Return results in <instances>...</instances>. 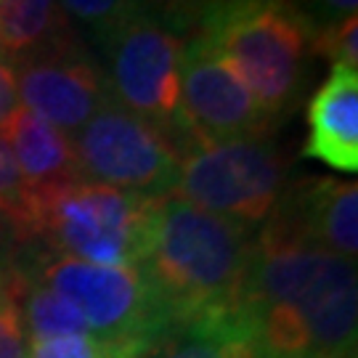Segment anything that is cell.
I'll list each match as a JSON object with an SVG mask.
<instances>
[{
    "label": "cell",
    "instance_id": "1",
    "mask_svg": "<svg viewBox=\"0 0 358 358\" xmlns=\"http://www.w3.org/2000/svg\"><path fill=\"white\" fill-rule=\"evenodd\" d=\"M239 319L257 358L356 356V260L257 229Z\"/></svg>",
    "mask_w": 358,
    "mask_h": 358
},
{
    "label": "cell",
    "instance_id": "2",
    "mask_svg": "<svg viewBox=\"0 0 358 358\" xmlns=\"http://www.w3.org/2000/svg\"><path fill=\"white\" fill-rule=\"evenodd\" d=\"M255 229L207 213L176 194L159 196L138 271L170 327L239 316Z\"/></svg>",
    "mask_w": 358,
    "mask_h": 358
},
{
    "label": "cell",
    "instance_id": "3",
    "mask_svg": "<svg viewBox=\"0 0 358 358\" xmlns=\"http://www.w3.org/2000/svg\"><path fill=\"white\" fill-rule=\"evenodd\" d=\"M199 38L231 66L263 112L279 122L308 80L316 22L294 0H205Z\"/></svg>",
    "mask_w": 358,
    "mask_h": 358
},
{
    "label": "cell",
    "instance_id": "4",
    "mask_svg": "<svg viewBox=\"0 0 358 358\" xmlns=\"http://www.w3.org/2000/svg\"><path fill=\"white\" fill-rule=\"evenodd\" d=\"M159 196L75 180L29 196V236L56 255L96 266L138 268L152 234Z\"/></svg>",
    "mask_w": 358,
    "mask_h": 358
},
{
    "label": "cell",
    "instance_id": "5",
    "mask_svg": "<svg viewBox=\"0 0 358 358\" xmlns=\"http://www.w3.org/2000/svg\"><path fill=\"white\" fill-rule=\"evenodd\" d=\"M287 157L271 136L192 143L180 152L176 196L207 213L263 226L287 186Z\"/></svg>",
    "mask_w": 358,
    "mask_h": 358
},
{
    "label": "cell",
    "instance_id": "6",
    "mask_svg": "<svg viewBox=\"0 0 358 358\" xmlns=\"http://www.w3.org/2000/svg\"><path fill=\"white\" fill-rule=\"evenodd\" d=\"M24 273L48 287L83 316L90 334L152 345L170 329L157 294L138 268L96 266L66 255H43Z\"/></svg>",
    "mask_w": 358,
    "mask_h": 358
},
{
    "label": "cell",
    "instance_id": "7",
    "mask_svg": "<svg viewBox=\"0 0 358 358\" xmlns=\"http://www.w3.org/2000/svg\"><path fill=\"white\" fill-rule=\"evenodd\" d=\"M112 99L165 133L180 152L192 143L180 115V53L176 29L154 16L130 19L101 40Z\"/></svg>",
    "mask_w": 358,
    "mask_h": 358
},
{
    "label": "cell",
    "instance_id": "8",
    "mask_svg": "<svg viewBox=\"0 0 358 358\" xmlns=\"http://www.w3.org/2000/svg\"><path fill=\"white\" fill-rule=\"evenodd\" d=\"M69 141L83 180L143 196L176 192L180 149L157 125L128 112L115 99Z\"/></svg>",
    "mask_w": 358,
    "mask_h": 358
},
{
    "label": "cell",
    "instance_id": "9",
    "mask_svg": "<svg viewBox=\"0 0 358 358\" xmlns=\"http://www.w3.org/2000/svg\"><path fill=\"white\" fill-rule=\"evenodd\" d=\"M180 115L192 143L268 136L276 125L202 38L189 40L180 53Z\"/></svg>",
    "mask_w": 358,
    "mask_h": 358
},
{
    "label": "cell",
    "instance_id": "10",
    "mask_svg": "<svg viewBox=\"0 0 358 358\" xmlns=\"http://www.w3.org/2000/svg\"><path fill=\"white\" fill-rule=\"evenodd\" d=\"M13 69L22 106L69 138L103 103L112 101L103 69L93 64L69 38L16 62Z\"/></svg>",
    "mask_w": 358,
    "mask_h": 358
},
{
    "label": "cell",
    "instance_id": "11",
    "mask_svg": "<svg viewBox=\"0 0 358 358\" xmlns=\"http://www.w3.org/2000/svg\"><path fill=\"white\" fill-rule=\"evenodd\" d=\"M260 231L284 242L356 260L358 186L353 180L319 176L287 183Z\"/></svg>",
    "mask_w": 358,
    "mask_h": 358
},
{
    "label": "cell",
    "instance_id": "12",
    "mask_svg": "<svg viewBox=\"0 0 358 358\" xmlns=\"http://www.w3.org/2000/svg\"><path fill=\"white\" fill-rule=\"evenodd\" d=\"M303 157L337 173L358 170V69L332 64L329 77L308 101Z\"/></svg>",
    "mask_w": 358,
    "mask_h": 358
},
{
    "label": "cell",
    "instance_id": "13",
    "mask_svg": "<svg viewBox=\"0 0 358 358\" xmlns=\"http://www.w3.org/2000/svg\"><path fill=\"white\" fill-rule=\"evenodd\" d=\"M0 136L11 146L29 196L83 180L69 136L53 128L51 122H45L35 112H29L27 106H19L13 112Z\"/></svg>",
    "mask_w": 358,
    "mask_h": 358
},
{
    "label": "cell",
    "instance_id": "14",
    "mask_svg": "<svg viewBox=\"0 0 358 358\" xmlns=\"http://www.w3.org/2000/svg\"><path fill=\"white\" fill-rule=\"evenodd\" d=\"M138 358H257L252 337L239 316L176 324Z\"/></svg>",
    "mask_w": 358,
    "mask_h": 358
},
{
    "label": "cell",
    "instance_id": "15",
    "mask_svg": "<svg viewBox=\"0 0 358 358\" xmlns=\"http://www.w3.org/2000/svg\"><path fill=\"white\" fill-rule=\"evenodd\" d=\"M69 38L59 0H0V56L22 62L32 53Z\"/></svg>",
    "mask_w": 358,
    "mask_h": 358
},
{
    "label": "cell",
    "instance_id": "16",
    "mask_svg": "<svg viewBox=\"0 0 358 358\" xmlns=\"http://www.w3.org/2000/svg\"><path fill=\"white\" fill-rule=\"evenodd\" d=\"M59 3L69 16L88 24L99 40L138 16H154L176 29L180 22H186L189 11L186 0H59Z\"/></svg>",
    "mask_w": 358,
    "mask_h": 358
},
{
    "label": "cell",
    "instance_id": "17",
    "mask_svg": "<svg viewBox=\"0 0 358 358\" xmlns=\"http://www.w3.org/2000/svg\"><path fill=\"white\" fill-rule=\"evenodd\" d=\"M149 345L106 340L99 334H59L29 340V358H138Z\"/></svg>",
    "mask_w": 358,
    "mask_h": 358
},
{
    "label": "cell",
    "instance_id": "18",
    "mask_svg": "<svg viewBox=\"0 0 358 358\" xmlns=\"http://www.w3.org/2000/svg\"><path fill=\"white\" fill-rule=\"evenodd\" d=\"M0 215L11 226L16 239L29 236V192L13 159L11 146L0 136Z\"/></svg>",
    "mask_w": 358,
    "mask_h": 358
},
{
    "label": "cell",
    "instance_id": "19",
    "mask_svg": "<svg viewBox=\"0 0 358 358\" xmlns=\"http://www.w3.org/2000/svg\"><path fill=\"white\" fill-rule=\"evenodd\" d=\"M0 358H29V334L13 292L11 268L0 271Z\"/></svg>",
    "mask_w": 358,
    "mask_h": 358
},
{
    "label": "cell",
    "instance_id": "20",
    "mask_svg": "<svg viewBox=\"0 0 358 358\" xmlns=\"http://www.w3.org/2000/svg\"><path fill=\"white\" fill-rule=\"evenodd\" d=\"M310 53L313 56H324V59H332L334 64L356 66L358 64L356 16H345V19H337V22H327V24H316Z\"/></svg>",
    "mask_w": 358,
    "mask_h": 358
},
{
    "label": "cell",
    "instance_id": "21",
    "mask_svg": "<svg viewBox=\"0 0 358 358\" xmlns=\"http://www.w3.org/2000/svg\"><path fill=\"white\" fill-rule=\"evenodd\" d=\"M22 106L19 101V88H16V69L11 62L0 56V130L13 117V112Z\"/></svg>",
    "mask_w": 358,
    "mask_h": 358
},
{
    "label": "cell",
    "instance_id": "22",
    "mask_svg": "<svg viewBox=\"0 0 358 358\" xmlns=\"http://www.w3.org/2000/svg\"><path fill=\"white\" fill-rule=\"evenodd\" d=\"M316 13H324L329 22L345 19V16H356L358 0H303Z\"/></svg>",
    "mask_w": 358,
    "mask_h": 358
},
{
    "label": "cell",
    "instance_id": "23",
    "mask_svg": "<svg viewBox=\"0 0 358 358\" xmlns=\"http://www.w3.org/2000/svg\"><path fill=\"white\" fill-rule=\"evenodd\" d=\"M8 234H13L11 226L6 223V217L0 215V252H3V247H6V242H8Z\"/></svg>",
    "mask_w": 358,
    "mask_h": 358
}]
</instances>
